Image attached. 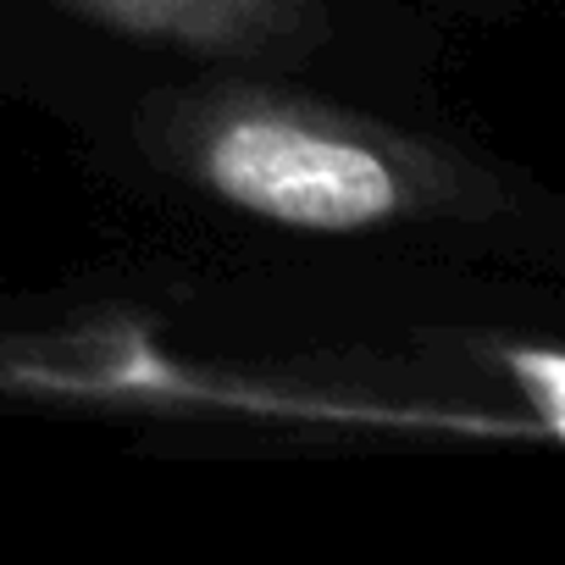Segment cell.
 Returning <instances> with one entry per match:
<instances>
[{
    "mask_svg": "<svg viewBox=\"0 0 565 565\" xmlns=\"http://www.w3.org/2000/svg\"><path fill=\"white\" fill-rule=\"evenodd\" d=\"M128 139L178 194L277 233H482L515 216L504 178L466 145L282 84V73L211 67V78L167 84L139 100Z\"/></svg>",
    "mask_w": 565,
    "mask_h": 565,
    "instance_id": "obj_1",
    "label": "cell"
},
{
    "mask_svg": "<svg viewBox=\"0 0 565 565\" xmlns=\"http://www.w3.org/2000/svg\"><path fill=\"white\" fill-rule=\"evenodd\" d=\"M45 7L128 45L282 78L311 67L339 40L333 0H45Z\"/></svg>",
    "mask_w": 565,
    "mask_h": 565,
    "instance_id": "obj_2",
    "label": "cell"
}]
</instances>
